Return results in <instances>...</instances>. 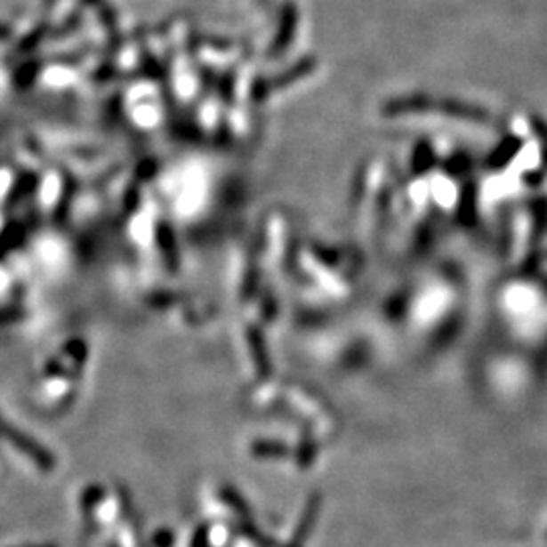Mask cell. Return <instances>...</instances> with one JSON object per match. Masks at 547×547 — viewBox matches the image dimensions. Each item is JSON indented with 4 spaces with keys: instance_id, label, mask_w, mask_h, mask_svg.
<instances>
[{
    "instance_id": "1",
    "label": "cell",
    "mask_w": 547,
    "mask_h": 547,
    "mask_svg": "<svg viewBox=\"0 0 547 547\" xmlns=\"http://www.w3.org/2000/svg\"><path fill=\"white\" fill-rule=\"evenodd\" d=\"M407 112H442L463 118H483L480 112H472L471 108L454 101H430V100H398L388 104V114H407Z\"/></svg>"
},
{
    "instance_id": "2",
    "label": "cell",
    "mask_w": 547,
    "mask_h": 547,
    "mask_svg": "<svg viewBox=\"0 0 547 547\" xmlns=\"http://www.w3.org/2000/svg\"><path fill=\"white\" fill-rule=\"evenodd\" d=\"M294 25H296V12H294V9H292V6H288L286 14H284V19H282L280 35L276 36V41H274L272 55H280L282 51L290 45L292 36H294Z\"/></svg>"
}]
</instances>
